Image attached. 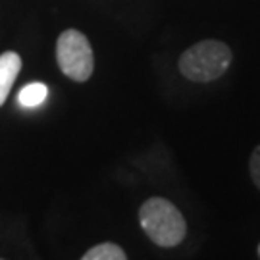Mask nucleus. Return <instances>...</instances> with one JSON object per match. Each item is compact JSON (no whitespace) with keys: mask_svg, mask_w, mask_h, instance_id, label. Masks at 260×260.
I'll return each mask as SVG.
<instances>
[{"mask_svg":"<svg viewBox=\"0 0 260 260\" xmlns=\"http://www.w3.org/2000/svg\"><path fill=\"white\" fill-rule=\"evenodd\" d=\"M232 48L218 39H205L179 56L177 68L193 83H210L220 79L232 66Z\"/></svg>","mask_w":260,"mask_h":260,"instance_id":"1","label":"nucleus"},{"mask_svg":"<svg viewBox=\"0 0 260 260\" xmlns=\"http://www.w3.org/2000/svg\"><path fill=\"white\" fill-rule=\"evenodd\" d=\"M139 222L147 237L158 247L172 249L185 239L187 223L183 214L168 199L152 197L145 201L139 208Z\"/></svg>","mask_w":260,"mask_h":260,"instance_id":"2","label":"nucleus"},{"mask_svg":"<svg viewBox=\"0 0 260 260\" xmlns=\"http://www.w3.org/2000/svg\"><path fill=\"white\" fill-rule=\"evenodd\" d=\"M56 60H58L62 74L77 81V83H83L93 75V48H91L89 39L77 29H68L58 37Z\"/></svg>","mask_w":260,"mask_h":260,"instance_id":"3","label":"nucleus"},{"mask_svg":"<svg viewBox=\"0 0 260 260\" xmlns=\"http://www.w3.org/2000/svg\"><path fill=\"white\" fill-rule=\"evenodd\" d=\"M19 70H21V58L18 52L8 50L0 54V106L6 103Z\"/></svg>","mask_w":260,"mask_h":260,"instance_id":"4","label":"nucleus"},{"mask_svg":"<svg viewBox=\"0 0 260 260\" xmlns=\"http://www.w3.org/2000/svg\"><path fill=\"white\" fill-rule=\"evenodd\" d=\"M48 87L45 83H29L18 94V103L23 108H37L47 101Z\"/></svg>","mask_w":260,"mask_h":260,"instance_id":"5","label":"nucleus"},{"mask_svg":"<svg viewBox=\"0 0 260 260\" xmlns=\"http://www.w3.org/2000/svg\"><path fill=\"white\" fill-rule=\"evenodd\" d=\"M127 254L116 243H101L83 254V260H125Z\"/></svg>","mask_w":260,"mask_h":260,"instance_id":"6","label":"nucleus"},{"mask_svg":"<svg viewBox=\"0 0 260 260\" xmlns=\"http://www.w3.org/2000/svg\"><path fill=\"white\" fill-rule=\"evenodd\" d=\"M249 172H251L252 183L260 189V145L252 150L251 160H249Z\"/></svg>","mask_w":260,"mask_h":260,"instance_id":"7","label":"nucleus"},{"mask_svg":"<svg viewBox=\"0 0 260 260\" xmlns=\"http://www.w3.org/2000/svg\"><path fill=\"white\" fill-rule=\"evenodd\" d=\"M258 256H260V245H258Z\"/></svg>","mask_w":260,"mask_h":260,"instance_id":"8","label":"nucleus"}]
</instances>
